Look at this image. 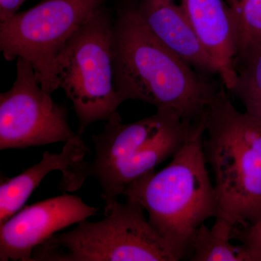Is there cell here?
<instances>
[{
  "label": "cell",
  "instance_id": "obj_12",
  "mask_svg": "<svg viewBox=\"0 0 261 261\" xmlns=\"http://www.w3.org/2000/svg\"><path fill=\"white\" fill-rule=\"evenodd\" d=\"M89 153L88 147L82 137L65 143L60 153L45 151L42 159L13 178H1L0 185V225L18 212L25 205L33 192L48 173L59 171L61 181L69 177L75 168L85 161Z\"/></svg>",
  "mask_w": 261,
  "mask_h": 261
},
{
  "label": "cell",
  "instance_id": "obj_15",
  "mask_svg": "<svg viewBox=\"0 0 261 261\" xmlns=\"http://www.w3.org/2000/svg\"><path fill=\"white\" fill-rule=\"evenodd\" d=\"M231 12L235 55L261 51V0H241Z\"/></svg>",
  "mask_w": 261,
  "mask_h": 261
},
{
  "label": "cell",
  "instance_id": "obj_16",
  "mask_svg": "<svg viewBox=\"0 0 261 261\" xmlns=\"http://www.w3.org/2000/svg\"><path fill=\"white\" fill-rule=\"evenodd\" d=\"M231 238L241 242L250 255V261H261V214L245 227L234 226Z\"/></svg>",
  "mask_w": 261,
  "mask_h": 261
},
{
  "label": "cell",
  "instance_id": "obj_11",
  "mask_svg": "<svg viewBox=\"0 0 261 261\" xmlns=\"http://www.w3.org/2000/svg\"><path fill=\"white\" fill-rule=\"evenodd\" d=\"M192 28L228 90L236 82L231 9L225 0H179Z\"/></svg>",
  "mask_w": 261,
  "mask_h": 261
},
{
  "label": "cell",
  "instance_id": "obj_6",
  "mask_svg": "<svg viewBox=\"0 0 261 261\" xmlns=\"http://www.w3.org/2000/svg\"><path fill=\"white\" fill-rule=\"evenodd\" d=\"M115 18L106 7L96 11L65 43L56 59L59 88L73 105L78 135L114 116L122 100L113 84Z\"/></svg>",
  "mask_w": 261,
  "mask_h": 261
},
{
  "label": "cell",
  "instance_id": "obj_3",
  "mask_svg": "<svg viewBox=\"0 0 261 261\" xmlns=\"http://www.w3.org/2000/svg\"><path fill=\"white\" fill-rule=\"evenodd\" d=\"M204 134L203 118L169 164L130 184L122 195L144 207L149 224L184 258L196 230L219 214L204 155Z\"/></svg>",
  "mask_w": 261,
  "mask_h": 261
},
{
  "label": "cell",
  "instance_id": "obj_13",
  "mask_svg": "<svg viewBox=\"0 0 261 261\" xmlns=\"http://www.w3.org/2000/svg\"><path fill=\"white\" fill-rule=\"evenodd\" d=\"M234 225L226 218L218 216L214 226L202 224L196 230L190 244L191 261H250L243 245L231 243Z\"/></svg>",
  "mask_w": 261,
  "mask_h": 261
},
{
  "label": "cell",
  "instance_id": "obj_8",
  "mask_svg": "<svg viewBox=\"0 0 261 261\" xmlns=\"http://www.w3.org/2000/svg\"><path fill=\"white\" fill-rule=\"evenodd\" d=\"M68 113L42 89L30 63L17 58L14 83L0 94V149L66 143L82 137L70 128Z\"/></svg>",
  "mask_w": 261,
  "mask_h": 261
},
{
  "label": "cell",
  "instance_id": "obj_5",
  "mask_svg": "<svg viewBox=\"0 0 261 261\" xmlns=\"http://www.w3.org/2000/svg\"><path fill=\"white\" fill-rule=\"evenodd\" d=\"M138 202L126 199L105 205V218L87 220L50 237L30 261H177L183 256L159 234Z\"/></svg>",
  "mask_w": 261,
  "mask_h": 261
},
{
  "label": "cell",
  "instance_id": "obj_4",
  "mask_svg": "<svg viewBox=\"0 0 261 261\" xmlns=\"http://www.w3.org/2000/svg\"><path fill=\"white\" fill-rule=\"evenodd\" d=\"M204 121V155L214 176L218 216L245 227L261 214V121L239 111L222 89Z\"/></svg>",
  "mask_w": 261,
  "mask_h": 261
},
{
  "label": "cell",
  "instance_id": "obj_10",
  "mask_svg": "<svg viewBox=\"0 0 261 261\" xmlns=\"http://www.w3.org/2000/svg\"><path fill=\"white\" fill-rule=\"evenodd\" d=\"M133 3L147 28L164 45L202 74H218L179 0H135Z\"/></svg>",
  "mask_w": 261,
  "mask_h": 261
},
{
  "label": "cell",
  "instance_id": "obj_2",
  "mask_svg": "<svg viewBox=\"0 0 261 261\" xmlns=\"http://www.w3.org/2000/svg\"><path fill=\"white\" fill-rule=\"evenodd\" d=\"M202 121L190 123L172 110L157 109L152 116L123 123L117 112L92 137L94 159L81 163L59 189L76 191L87 178H93L102 188L105 205L111 203L130 184L172 159Z\"/></svg>",
  "mask_w": 261,
  "mask_h": 261
},
{
  "label": "cell",
  "instance_id": "obj_18",
  "mask_svg": "<svg viewBox=\"0 0 261 261\" xmlns=\"http://www.w3.org/2000/svg\"><path fill=\"white\" fill-rule=\"evenodd\" d=\"M241 0H225L226 4L228 5L230 9H233V8H236L237 5L240 3V2Z\"/></svg>",
  "mask_w": 261,
  "mask_h": 261
},
{
  "label": "cell",
  "instance_id": "obj_1",
  "mask_svg": "<svg viewBox=\"0 0 261 261\" xmlns=\"http://www.w3.org/2000/svg\"><path fill=\"white\" fill-rule=\"evenodd\" d=\"M113 84L122 102L132 99L170 109L184 121H202L220 89L159 40L133 2L117 11L113 25Z\"/></svg>",
  "mask_w": 261,
  "mask_h": 261
},
{
  "label": "cell",
  "instance_id": "obj_7",
  "mask_svg": "<svg viewBox=\"0 0 261 261\" xmlns=\"http://www.w3.org/2000/svg\"><path fill=\"white\" fill-rule=\"evenodd\" d=\"M106 0H42L0 23V50L8 61L21 58L48 94L59 88L56 59L65 43Z\"/></svg>",
  "mask_w": 261,
  "mask_h": 261
},
{
  "label": "cell",
  "instance_id": "obj_17",
  "mask_svg": "<svg viewBox=\"0 0 261 261\" xmlns=\"http://www.w3.org/2000/svg\"><path fill=\"white\" fill-rule=\"evenodd\" d=\"M27 0H0V23L13 18Z\"/></svg>",
  "mask_w": 261,
  "mask_h": 261
},
{
  "label": "cell",
  "instance_id": "obj_9",
  "mask_svg": "<svg viewBox=\"0 0 261 261\" xmlns=\"http://www.w3.org/2000/svg\"><path fill=\"white\" fill-rule=\"evenodd\" d=\"M77 196H57L25 206L0 225V260L30 261L34 249L54 235L97 214Z\"/></svg>",
  "mask_w": 261,
  "mask_h": 261
},
{
  "label": "cell",
  "instance_id": "obj_14",
  "mask_svg": "<svg viewBox=\"0 0 261 261\" xmlns=\"http://www.w3.org/2000/svg\"><path fill=\"white\" fill-rule=\"evenodd\" d=\"M234 92L245 113L261 121V51L237 53L234 58Z\"/></svg>",
  "mask_w": 261,
  "mask_h": 261
}]
</instances>
